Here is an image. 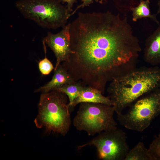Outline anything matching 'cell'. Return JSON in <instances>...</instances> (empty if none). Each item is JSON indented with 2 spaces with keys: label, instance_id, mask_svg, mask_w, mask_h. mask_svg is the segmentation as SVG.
I'll return each mask as SVG.
<instances>
[{
  "label": "cell",
  "instance_id": "6da1fadb",
  "mask_svg": "<svg viewBox=\"0 0 160 160\" xmlns=\"http://www.w3.org/2000/svg\"><path fill=\"white\" fill-rule=\"evenodd\" d=\"M70 33L72 52L62 64L75 81L104 92L107 82L135 68L142 49L126 17L79 12Z\"/></svg>",
  "mask_w": 160,
  "mask_h": 160
},
{
  "label": "cell",
  "instance_id": "7a4b0ae2",
  "mask_svg": "<svg viewBox=\"0 0 160 160\" xmlns=\"http://www.w3.org/2000/svg\"><path fill=\"white\" fill-rule=\"evenodd\" d=\"M160 88V68H135L112 80L107 89L117 115L143 95Z\"/></svg>",
  "mask_w": 160,
  "mask_h": 160
},
{
  "label": "cell",
  "instance_id": "3957f363",
  "mask_svg": "<svg viewBox=\"0 0 160 160\" xmlns=\"http://www.w3.org/2000/svg\"><path fill=\"white\" fill-rule=\"evenodd\" d=\"M68 98L57 90L42 93L38 105V113L34 120L39 128H44L49 133L65 135L71 123Z\"/></svg>",
  "mask_w": 160,
  "mask_h": 160
},
{
  "label": "cell",
  "instance_id": "277c9868",
  "mask_svg": "<svg viewBox=\"0 0 160 160\" xmlns=\"http://www.w3.org/2000/svg\"><path fill=\"white\" fill-rule=\"evenodd\" d=\"M58 0H18L15 7L25 18L45 28L63 27L70 17L66 7Z\"/></svg>",
  "mask_w": 160,
  "mask_h": 160
},
{
  "label": "cell",
  "instance_id": "5b68a950",
  "mask_svg": "<svg viewBox=\"0 0 160 160\" xmlns=\"http://www.w3.org/2000/svg\"><path fill=\"white\" fill-rule=\"evenodd\" d=\"M113 107L104 104L83 102L80 103L73 121L77 130L84 131L89 135L117 128L114 118Z\"/></svg>",
  "mask_w": 160,
  "mask_h": 160
},
{
  "label": "cell",
  "instance_id": "8992f818",
  "mask_svg": "<svg viewBox=\"0 0 160 160\" xmlns=\"http://www.w3.org/2000/svg\"><path fill=\"white\" fill-rule=\"evenodd\" d=\"M127 111L117 115L119 123L129 129L142 132L160 114V88L143 95Z\"/></svg>",
  "mask_w": 160,
  "mask_h": 160
},
{
  "label": "cell",
  "instance_id": "52a82bcc",
  "mask_svg": "<svg viewBox=\"0 0 160 160\" xmlns=\"http://www.w3.org/2000/svg\"><path fill=\"white\" fill-rule=\"evenodd\" d=\"M125 132L118 129L102 132L89 142L78 147L96 148L98 158L103 160H124L129 150Z\"/></svg>",
  "mask_w": 160,
  "mask_h": 160
},
{
  "label": "cell",
  "instance_id": "ba28073f",
  "mask_svg": "<svg viewBox=\"0 0 160 160\" xmlns=\"http://www.w3.org/2000/svg\"><path fill=\"white\" fill-rule=\"evenodd\" d=\"M70 23L62 27L56 33L48 32L43 43L46 44L54 52L56 62L54 70L61 63L67 60L72 53L70 33Z\"/></svg>",
  "mask_w": 160,
  "mask_h": 160
},
{
  "label": "cell",
  "instance_id": "9c48e42d",
  "mask_svg": "<svg viewBox=\"0 0 160 160\" xmlns=\"http://www.w3.org/2000/svg\"><path fill=\"white\" fill-rule=\"evenodd\" d=\"M143 58L145 62L151 65L160 64V25L146 39Z\"/></svg>",
  "mask_w": 160,
  "mask_h": 160
},
{
  "label": "cell",
  "instance_id": "30bf717a",
  "mask_svg": "<svg viewBox=\"0 0 160 160\" xmlns=\"http://www.w3.org/2000/svg\"><path fill=\"white\" fill-rule=\"evenodd\" d=\"M103 93L101 91L96 88L85 87L79 95L69 107L70 112L77 105L83 102L100 103L112 106L109 97L104 96Z\"/></svg>",
  "mask_w": 160,
  "mask_h": 160
},
{
  "label": "cell",
  "instance_id": "8fae6325",
  "mask_svg": "<svg viewBox=\"0 0 160 160\" xmlns=\"http://www.w3.org/2000/svg\"><path fill=\"white\" fill-rule=\"evenodd\" d=\"M54 71L51 80L43 86L36 89L35 92L45 93L56 90L64 85L75 81L61 64Z\"/></svg>",
  "mask_w": 160,
  "mask_h": 160
},
{
  "label": "cell",
  "instance_id": "7c38bea8",
  "mask_svg": "<svg viewBox=\"0 0 160 160\" xmlns=\"http://www.w3.org/2000/svg\"><path fill=\"white\" fill-rule=\"evenodd\" d=\"M140 3L136 7H132L129 9L132 12V20L136 21L138 19L148 17L159 25L156 17V14H152L149 7V0H139Z\"/></svg>",
  "mask_w": 160,
  "mask_h": 160
},
{
  "label": "cell",
  "instance_id": "4fadbf2b",
  "mask_svg": "<svg viewBox=\"0 0 160 160\" xmlns=\"http://www.w3.org/2000/svg\"><path fill=\"white\" fill-rule=\"evenodd\" d=\"M85 87L80 81H75L64 85L56 90L61 91L67 95L68 99L69 108L75 99L79 95Z\"/></svg>",
  "mask_w": 160,
  "mask_h": 160
},
{
  "label": "cell",
  "instance_id": "5bb4252c",
  "mask_svg": "<svg viewBox=\"0 0 160 160\" xmlns=\"http://www.w3.org/2000/svg\"><path fill=\"white\" fill-rule=\"evenodd\" d=\"M124 160H152L148 149L144 143L140 142L129 150Z\"/></svg>",
  "mask_w": 160,
  "mask_h": 160
},
{
  "label": "cell",
  "instance_id": "9a60e30c",
  "mask_svg": "<svg viewBox=\"0 0 160 160\" xmlns=\"http://www.w3.org/2000/svg\"><path fill=\"white\" fill-rule=\"evenodd\" d=\"M148 149L152 160H160V133L153 140Z\"/></svg>",
  "mask_w": 160,
  "mask_h": 160
},
{
  "label": "cell",
  "instance_id": "2e32d148",
  "mask_svg": "<svg viewBox=\"0 0 160 160\" xmlns=\"http://www.w3.org/2000/svg\"><path fill=\"white\" fill-rule=\"evenodd\" d=\"M38 65L40 72L44 75L49 74L54 69L52 63L46 56L43 59L39 61Z\"/></svg>",
  "mask_w": 160,
  "mask_h": 160
},
{
  "label": "cell",
  "instance_id": "e0dca14e",
  "mask_svg": "<svg viewBox=\"0 0 160 160\" xmlns=\"http://www.w3.org/2000/svg\"><path fill=\"white\" fill-rule=\"evenodd\" d=\"M106 1V0H82V3L77 6L74 10L70 14V17L75 13L79 9L89 5L93 3L94 1L100 4H102L104 1Z\"/></svg>",
  "mask_w": 160,
  "mask_h": 160
},
{
  "label": "cell",
  "instance_id": "ac0fdd59",
  "mask_svg": "<svg viewBox=\"0 0 160 160\" xmlns=\"http://www.w3.org/2000/svg\"><path fill=\"white\" fill-rule=\"evenodd\" d=\"M63 3H66V6L68 12L70 14L72 11V8L74 4L76 2L77 0H58Z\"/></svg>",
  "mask_w": 160,
  "mask_h": 160
},
{
  "label": "cell",
  "instance_id": "d6986e66",
  "mask_svg": "<svg viewBox=\"0 0 160 160\" xmlns=\"http://www.w3.org/2000/svg\"><path fill=\"white\" fill-rule=\"evenodd\" d=\"M158 10L157 12V13L160 14V0L159 1L158 3Z\"/></svg>",
  "mask_w": 160,
  "mask_h": 160
}]
</instances>
